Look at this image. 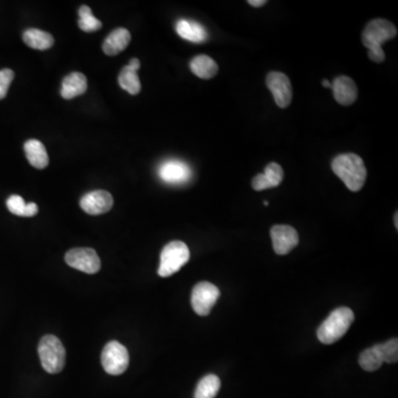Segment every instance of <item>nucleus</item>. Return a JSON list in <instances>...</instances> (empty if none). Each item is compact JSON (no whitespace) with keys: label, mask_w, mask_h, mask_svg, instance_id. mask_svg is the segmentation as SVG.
I'll use <instances>...</instances> for the list:
<instances>
[{"label":"nucleus","mask_w":398,"mask_h":398,"mask_svg":"<svg viewBox=\"0 0 398 398\" xmlns=\"http://www.w3.org/2000/svg\"><path fill=\"white\" fill-rule=\"evenodd\" d=\"M397 36V28L386 19H374L367 23L362 34V41L368 51V58L376 63H383L385 52L382 45Z\"/></svg>","instance_id":"1"},{"label":"nucleus","mask_w":398,"mask_h":398,"mask_svg":"<svg viewBox=\"0 0 398 398\" xmlns=\"http://www.w3.org/2000/svg\"><path fill=\"white\" fill-rule=\"evenodd\" d=\"M331 167L351 192H359L364 186L367 170L359 155L354 153L341 154L334 158Z\"/></svg>","instance_id":"2"},{"label":"nucleus","mask_w":398,"mask_h":398,"mask_svg":"<svg viewBox=\"0 0 398 398\" xmlns=\"http://www.w3.org/2000/svg\"><path fill=\"white\" fill-rule=\"evenodd\" d=\"M353 321L354 313L351 309H335L318 329V339L323 344H333L345 335Z\"/></svg>","instance_id":"3"},{"label":"nucleus","mask_w":398,"mask_h":398,"mask_svg":"<svg viewBox=\"0 0 398 398\" xmlns=\"http://www.w3.org/2000/svg\"><path fill=\"white\" fill-rule=\"evenodd\" d=\"M40 361L43 370L50 374L60 373L65 364V350L57 336L45 335L38 346Z\"/></svg>","instance_id":"4"},{"label":"nucleus","mask_w":398,"mask_h":398,"mask_svg":"<svg viewBox=\"0 0 398 398\" xmlns=\"http://www.w3.org/2000/svg\"><path fill=\"white\" fill-rule=\"evenodd\" d=\"M190 252L186 243L183 241H172L167 243L162 250L161 263L158 268V274L161 277H170L172 274L181 270L183 265L188 263Z\"/></svg>","instance_id":"5"},{"label":"nucleus","mask_w":398,"mask_h":398,"mask_svg":"<svg viewBox=\"0 0 398 398\" xmlns=\"http://www.w3.org/2000/svg\"><path fill=\"white\" fill-rule=\"evenodd\" d=\"M101 362L107 373L114 376L121 375L129 367L130 355L124 345L118 341H111L103 349Z\"/></svg>","instance_id":"6"},{"label":"nucleus","mask_w":398,"mask_h":398,"mask_svg":"<svg viewBox=\"0 0 398 398\" xmlns=\"http://www.w3.org/2000/svg\"><path fill=\"white\" fill-rule=\"evenodd\" d=\"M221 291L210 283H199L192 289V307L198 316H208L217 302Z\"/></svg>","instance_id":"7"},{"label":"nucleus","mask_w":398,"mask_h":398,"mask_svg":"<svg viewBox=\"0 0 398 398\" xmlns=\"http://www.w3.org/2000/svg\"><path fill=\"white\" fill-rule=\"evenodd\" d=\"M65 263L85 274H96L101 269V260L92 248L71 249L65 254Z\"/></svg>","instance_id":"8"},{"label":"nucleus","mask_w":398,"mask_h":398,"mask_svg":"<svg viewBox=\"0 0 398 398\" xmlns=\"http://www.w3.org/2000/svg\"><path fill=\"white\" fill-rule=\"evenodd\" d=\"M267 87L272 91L279 108H288L292 101V85L283 72H270L267 76Z\"/></svg>","instance_id":"9"},{"label":"nucleus","mask_w":398,"mask_h":398,"mask_svg":"<svg viewBox=\"0 0 398 398\" xmlns=\"http://www.w3.org/2000/svg\"><path fill=\"white\" fill-rule=\"evenodd\" d=\"M158 175L162 181L170 185H181L190 181L192 172L190 165L179 159H170L158 168Z\"/></svg>","instance_id":"10"},{"label":"nucleus","mask_w":398,"mask_h":398,"mask_svg":"<svg viewBox=\"0 0 398 398\" xmlns=\"http://www.w3.org/2000/svg\"><path fill=\"white\" fill-rule=\"evenodd\" d=\"M272 245L277 254H288L299 243V234L294 227L288 225H276L270 230Z\"/></svg>","instance_id":"11"},{"label":"nucleus","mask_w":398,"mask_h":398,"mask_svg":"<svg viewBox=\"0 0 398 398\" xmlns=\"http://www.w3.org/2000/svg\"><path fill=\"white\" fill-rule=\"evenodd\" d=\"M80 206L89 215H101L113 207V197L107 190H94L81 198Z\"/></svg>","instance_id":"12"},{"label":"nucleus","mask_w":398,"mask_h":398,"mask_svg":"<svg viewBox=\"0 0 398 398\" xmlns=\"http://www.w3.org/2000/svg\"><path fill=\"white\" fill-rule=\"evenodd\" d=\"M332 90L336 102L344 107L353 104L357 99V87L349 76H338L332 83Z\"/></svg>","instance_id":"13"},{"label":"nucleus","mask_w":398,"mask_h":398,"mask_svg":"<svg viewBox=\"0 0 398 398\" xmlns=\"http://www.w3.org/2000/svg\"><path fill=\"white\" fill-rule=\"evenodd\" d=\"M179 37L194 43H203L208 39V32L203 25L192 20L181 19L176 23Z\"/></svg>","instance_id":"14"},{"label":"nucleus","mask_w":398,"mask_h":398,"mask_svg":"<svg viewBox=\"0 0 398 398\" xmlns=\"http://www.w3.org/2000/svg\"><path fill=\"white\" fill-rule=\"evenodd\" d=\"M87 89H88V80L85 74L74 72L63 79L61 96L65 100L74 99L76 96L85 93Z\"/></svg>","instance_id":"15"},{"label":"nucleus","mask_w":398,"mask_h":398,"mask_svg":"<svg viewBox=\"0 0 398 398\" xmlns=\"http://www.w3.org/2000/svg\"><path fill=\"white\" fill-rule=\"evenodd\" d=\"M131 34L127 29H115L114 32L109 34V37L105 39L103 43V51L107 56H116L120 52L126 49L130 45Z\"/></svg>","instance_id":"16"},{"label":"nucleus","mask_w":398,"mask_h":398,"mask_svg":"<svg viewBox=\"0 0 398 398\" xmlns=\"http://www.w3.org/2000/svg\"><path fill=\"white\" fill-rule=\"evenodd\" d=\"M25 156L29 163L38 170H43L49 165V156L45 145L38 140H29L25 142Z\"/></svg>","instance_id":"17"},{"label":"nucleus","mask_w":398,"mask_h":398,"mask_svg":"<svg viewBox=\"0 0 398 398\" xmlns=\"http://www.w3.org/2000/svg\"><path fill=\"white\" fill-rule=\"evenodd\" d=\"M190 68L192 74L203 80L212 79L218 72V65L215 60L205 54L194 58L190 61Z\"/></svg>","instance_id":"18"},{"label":"nucleus","mask_w":398,"mask_h":398,"mask_svg":"<svg viewBox=\"0 0 398 398\" xmlns=\"http://www.w3.org/2000/svg\"><path fill=\"white\" fill-rule=\"evenodd\" d=\"M23 41L25 45L36 50H47L54 43V39L48 32L39 29H28L23 32Z\"/></svg>","instance_id":"19"},{"label":"nucleus","mask_w":398,"mask_h":398,"mask_svg":"<svg viewBox=\"0 0 398 398\" xmlns=\"http://www.w3.org/2000/svg\"><path fill=\"white\" fill-rule=\"evenodd\" d=\"M221 379L214 374H209L199 381L194 398H215L221 390Z\"/></svg>","instance_id":"20"},{"label":"nucleus","mask_w":398,"mask_h":398,"mask_svg":"<svg viewBox=\"0 0 398 398\" xmlns=\"http://www.w3.org/2000/svg\"><path fill=\"white\" fill-rule=\"evenodd\" d=\"M119 85L123 90L126 91L132 96L140 93L142 85L139 76L136 71L132 70L129 67H124L119 76Z\"/></svg>","instance_id":"21"},{"label":"nucleus","mask_w":398,"mask_h":398,"mask_svg":"<svg viewBox=\"0 0 398 398\" xmlns=\"http://www.w3.org/2000/svg\"><path fill=\"white\" fill-rule=\"evenodd\" d=\"M360 365L366 372H375L383 365V359L376 345L373 348L363 351L359 359Z\"/></svg>","instance_id":"22"},{"label":"nucleus","mask_w":398,"mask_h":398,"mask_svg":"<svg viewBox=\"0 0 398 398\" xmlns=\"http://www.w3.org/2000/svg\"><path fill=\"white\" fill-rule=\"evenodd\" d=\"M79 17V27L83 32H93L102 28L101 21L94 17L90 7H80Z\"/></svg>","instance_id":"23"},{"label":"nucleus","mask_w":398,"mask_h":398,"mask_svg":"<svg viewBox=\"0 0 398 398\" xmlns=\"http://www.w3.org/2000/svg\"><path fill=\"white\" fill-rule=\"evenodd\" d=\"M376 346L385 363L393 364L398 361V340L396 338L382 344H376Z\"/></svg>","instance_id":"24"},{"label":"nucleus","mask_w":398,"mask_h":398,"mask_svg":"<svg viewBox=\"0 0 398 398\" xmlns=\"http://www.w3.org/2000/svg\"><path fill=\"white\" fill-rule=\"evenodd\" d=\"M263 175L268 179L269 183L272 185V188L279 186L280 184L283 183V167L280 166L277 163H270L265 167Z\"/></svg>","instance_id":"25"},{"label":"nucleus","mask_w":398,"mask_h":398,"mask_svg":"<svg viewBox=\"0 0 398 398\" xmlns=\"http://www.w3.org/2000/svg\"><path fill=\"white\" fill-rule=\"evenodd\" d=\"M25 207H27V203L20 196L12 195L7 199V208L14 215L25 217Z\"/></svg>","instance_id":"26"},{"label":"nucleus","mask_w":398,"mask_h":398,"mask_svg":"<svg viewBox=\"0 0 398 398\" xmlns=\"http://www.w3.org/2000/svg\"><path fill=\"white\" fill-rule=\"evenodd\" d=\"M14 78V72L10 69L0 70V100L6 98L9 87L12 85Z\"/></svg>","instance_id":"27"},{"label":"nucleus","mask_w":398,"mask_h":398,"mask_svg":"<svg viewBox=\"0 0 398 398\" xmlns=\"http://www.w3.org/2000/svg\"><path fill=\"white\" fill-rule=\"evenodd\" d=\"M252 188H254V190H257V192L272 188V185L269 183L268 179L265 178V176L263 175V173H261V174L256 176V177L252 179Z\"/></svg>","instance_id":"28"},{"label":"nucleus","mask_w":398,"mask_h":398,"mask_svg":"<svg viewBox=\"0 0 398 398\" xmlns=\"http://www.w3.org/2000/svg\"><path fill=\"white\" fill-rule=\"evenodd\" d=\"M38 206L34 203H27V207H25V217H34V215L38 214Z\"/></svg>","instance_id":"29"},{"label":"nucleus","mask_w":398,"mask_h":398,"mask_svg":"<svg viewBox=\"0 0 398 398\" xmlns=\"http://www.w3.org/2000/svg\"><path fill=\"white\" fill-rule=\"evenodd\" d=\"M127 67H129V68L130 69H132V70L136 71V72H137V70H139L140 67H141V63H140L139 59H136V58H133V59L131 60L130 63L127 65Z\"/></svg>","instance_id":"30"},{"label":"nucleus","mask_w":398,"mask_h":398,"mask_svg":"<svg viewBox=\"0 0 398 398\" xmlns=\"http://www.w3.org/2000/svg\"><path fill=\"white\" fill-rule=\"evenodd\" d=\"M248 3L250 6L259 8V7L265 6V3H267V0H249Z\"/></svg>","instance_id":"31"},{"label":"nucleus","mask_w":398,"mask_h":398,"mask_svg":"<svg viewBox=\"0 0 398 398\" xmlns=\"http://www.w3.org/2000/svg\"><path fill=\"white\" fill-rule=\"evenodd\" d=\"M322 85L324 88L332 89V83H331L330 81H328V80H323Z\"/></svg>","instance_id":"32"},{"label":"nucleus","mask_w":398,"mask_h":398,"mask_svg":"<svg viewBox=\"0 0 398 398\" xmlns=\"http://www.w3.org/2000/svg\"><path fill=\"white\" fill-rule=\"evenodd\" d=\"M394 221H395V227L396 229H398V214L396 212L395 217H394Z\"/></svg>","instance_id":"33"}]
</instances>
